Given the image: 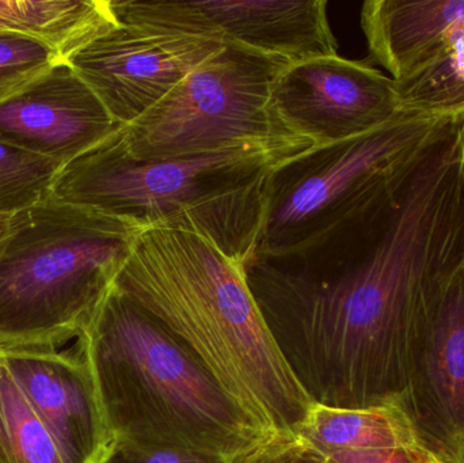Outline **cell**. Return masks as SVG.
<instances>
[{
    "label": "cell",
    "instance_id": "obj_7",
    "mask_svg": "<svg viewBox=\"0 0 464 463\" xmlns=\"http://www.w3.org/2000/svg\"><path fill=\"white\" fill-rule=\"evenodd\" d=\"M285 65L223 45L151 111L122 128L124 146L140 159L193 157L237 147L284 158L307 151L313 144L291 135L270 103L273 82Z\"/></svg>",
    "mask_w": 464,
    "mask_h": 463
},
{
    "label": "cell",
    "instance_id": "obj_13",
    "mask_svg": "<svg viewBox=\"0 0 464 463\" xmlns=\"http://www.w3.org/2000/svg\"><path fill=\"white\" fill-rule=\"evenodd\" d=\"M64 463H97L109 439L89 370L79 353L0 350Z\"/></svg>",
    "mask_w": 464,
    "mask_h": 463
},
{
    "label": "cell",
    "instance_id": "obj_9",
    "mask_svg": "<svg viewBox=\"0 0 464 463\" xmlns=\"http://www.w3.org/2000/svg\"><path fill=\"white\" fill-rule=\"evenodd\" d=\"M270 103L281 125L313 147L364 135L405 111L394 79L368 60L340 54L286 64Z\"/></svg>",
    "mask_w": 464,
    "mask_h": 463
},
{
    "label": "cell",
    "instance_id": "obj_15",
    "mask_svg": "<svg viewBox=\"0 0 464 463\" xmlns=\"http://www.w3.org/2000/svg\"><path fill=\"white\" fill-rule=\"evenodd\" d=\"M117 24L111 0H0V33L40 41L64 62Z\"/></svg>",
    "mask_w": 464,
    "mask_h": 463
},
{
    "label": "cell",
    "instance_id": "obj_5",
    "mask_svg": "<svg viewBox=\"0 0 464 463\" xmlns=\"http://www.w3.org/2000/svg\"><path fill=\"white\" fill-rule=\"evenodd\" d=\"M141 231L51 198L10 217L0 239V350H59L78 339Z\"/></svg>",
    "mask_w": 464,
    "mask_h": 463
},
{
    "label": "cell",
    "instance_id": "obj_19",
    "mask_svg": "<svg viewBox=\"0 0 464 463\" xmlns=\"http://www.w3.org/2000/svg\"><path fill=\"white\" fill-rule=\"evenodd\" d=\"M63 166L0 139V215L13 217L51 198Z\"/></svg>",
    "mask_w": 464,
    "mask_h": 463
},
{
    "label": "cell",
    "instance_id": "obj_2",
    "mask_svg": "<svg viewBox=\"0 0 464 463\" xmlns=\"http://www.w3.org/2000/svg\"><path fill=\"white\" fill-rule=\"evenodd\" d=\"M114 287L273 434L296 437L313 402L281 356L243 266L196 234L144 231Z\"/></svg>",
    "mask_w": 464,
    "mask_h": 463
},
{
    "label": "cell",
    "instance_id": "obj_11",
    "mask_svg": "<svg viewBox=\"0 0 464 463\" xmlns=\"http://www.w3.org/2000/svg\"><path fill=\"white\" fill-rule=\"evenodd\" d=\"M222 46L195 35L119 22L67 63L111 116L127 127Z\"/></svg>",
    "mask_w": 464,
    "mask_h": 463
},
{
    "label": "cell",
    "instance_id": "obj_24",
    "mask_svg": "<svg viewBox=\"0 0 464 463\" xmlns=\"http://www.w3.org/2000/svg\"><path fill=\"white\" fill-rule=\"evenodd\" d=\"M10 217H3V215H0V239L7 233L8 225H10Z\"/></svg>",
    "mask_w": 464,
    "mask_h": 463
},
{
    "label": "cell",
    "instance_id": "obj_21",
    "mask_svg": "<svg viewBox=\"0 0 464 463\" xmlns=\"http://www.w3.org/2000/svg\"><path fill=\"white\" fill-rule=\"evenodd\" d=\"M219 454L111 439L97 463H230Z\"/></svg>",
    "mask_w": 464,
    "mask_h": 463
},
{
    "label": "cell",
    "instance_id": "obj_1",
    "mask_svg": "<svg viewBox=\"0 0 464 463\" xmlns=\"http://www.w3.org/2000/svg\"><path fill=\"white\" fill-rule=\"evenodd\" d=\"M464 264V150L433 141L378 204L321 244L253 256L245 277L314 405H397L422 306Z\"/></svg>",
    "mask_w": 464,
    "mask_h": 463
},
{
    "label": "cell",
    "instance_id": "obj_16",
    "mask_svg": "<svg viewBox=\"0 0 464 463\" xmlns=\"http://www.w3.org/2000/svg\"><path fill=\"white\" fill-rule=\"evenodd\" d=\"M296 438L322 454L419 446L408 419L397 405L367 410L313 405Z\"/></svg>",
    "mask_w": 464,
    "mask_h": 463
},
{
    "label": "cell",
    "instance_id": "obj_23",
    "mask_svg": "<svg viewBox=\"0 0 464 463\" xmlns=\"http://www.w3.org/2000/svg\"><path fill=\"white\" fill-rule=\"evenodd\" d=\"M318 454L324 463H424L422 448L420 446L398 449H365V450H343Z\"/></svg>",
    "mask_w": 464,
    "mask_h": 463
},
{
    "label": "cell",
    "instance_id": "obj_17",
    "mask_svg": "<svg viewBox=\"0 0 464 463\" xmlns=\"http://www.w3.org/2000/svg\"><path fill=\"white\" fill-rule=\"evenodd\" d=\"M0 463H64L0 351Z\"/></svg>",
    "mask_w": 464,
    "mask_h": 463
},
{
    "label": "cell",
    "instance_id": "obj_10",
    "mask_svg": "<svg viewBox=\"0 0 464 463\" xmlns=\"http://www.w3.org/2000/svg\"><path fill=\"white\" fill-rule=\"evenodd\" d=\"M397 407L420 448L464 463V264L422 306Z\"/></svg>",
    "mask_w": 464,
    "mask_h": 463
},
{
    "label": "cell",
    "instance_id": "obj_4",
    "mask_svg": "<svg viewBox=\"0 0 464 463\" xmlns=\"http://www.w3.org/2000/svg\"><path fill=\"white\" fill-rule=\"evenodd\" d=\"M121 130L65 163L52 198L111 215L141 233L196 234L245 266L256 253L267 177L289 158L237 147L140 159L124 146Z\"/></svg>",
    "mask_w": 464,
    "mask_h": 463
},
{
    "label": "cell",
    "instance_id": "obj_18",
    "mask_svg": "<svg viewBox=\"0 0 464 463\" xmlns=\"http://www.w3.org/2000/svg\"><path fill=\"white\" fill-rule=\"evenodd\" d=\"M397 84L405 111L449 117L464 114V27L440 56Z\"/></svg>",
    "mask_w": 464,
    "mask_h": 463
},
{
    "label": "cell",
    "instance_id": "obj_6",
    "mask_svg": "<svg viewBox=\"0 0 464 463\" xmlns=\"http://www.w3.org/2000/svg\"><path fill=\"white\" fill-rule=\"evenodd\" d=\"M452 119L405 111L378 130L311 147L276 166L254 256L304 252L362 217L401 184Z\"/></svg>",
    "mask_w": 464,
    "mask_h": 463
},
{
    "label": "cell",
    "instance_id": "obj_20",
    "mask_svg": "<svg viewBox=\"0 0 464 463\" xmlns=\"http://www.w3.org/2000/svg\"><path fill=\"white\" fill-rule=\"evenodd\" d=\"M67 63L45 43L22 35L0 33V89Z\"/></svg>",
    "mask_w": 464,
    "mask_h": 463
},
{
    "label": "cell",
    "instance_id": "obj_14",
    "mask_svg": "<svg viewBox=\"0 0 464 463\" xmlns=\"http://www.w3.org/2000/svg\"><path fill=\"white\" fill-rule=\"evenodd\" d=\"M360 24L371 62L395 82L427 67L464 27V0H368Z\"/></svg>",
    "mask_w": 464,
    "mask_h": 463
},
{
    "label": "cell",
    "instance_id": "obj_3",
    "mask_svg": "<svg viewBox=\"0 0 464 463\" xmlns=\"http://www.w3.org/2000/svg\"><path fill=\"white\" fill-rule=\"evenodd\" d=\"M76 340L111 440L234 459L277 437L114 285Z\"/></svg>",
    "mask_w": 464,
    "mask_h": 463
},
{
    "label": "cell",
    "instance_id": "obj_8",
    "mask_svg": "<svg viewBox=\"0 0 464 463\" xmlns=\"http://www.w3.org/2000/svg\"><path fill=\"white\" fill-rule=\"evenodd\" d=\"M120 24L237 46L285 64L338 54L326 0H111Z\"/></svg>",
    "mask_w": 464,
    "mask_h": 463
},
{
    "label": "cell",
    "instance_id": "obj_22",
    "mask_svg": "<svg viewBox=\"0 0 464 463\" xmlns=\"http://www.w3.org/2000/svg\"><path fill=\"white\" fill-rule=\"evenodd\" d=\"M230 463H324L319 454L296 437H275Z\"/></svg>",
    "mask_w": 464,
    "mask_h": 463
},
{
    "label": "cell",
    "instance_id": "obj_25",
    "mask_svg": "<svg viewBox=\"0 0 464 463\" xmlns=\"http://www.w3.org/2000/svg\"><path fill=\"white\" fill-rule=\"evenodd\" d=\"M422 458H424V463H446L430 454V451L424 450V449H422Z\"/></svg>",
    "mask_w": 464,
    "mask_h": 463
},
{
    "label": "cell",
    "instance_id": "obj_12",
    "mask_svg": "<svg viewBox=\"0 0 464 463\" xmlns=\"http://www.w3.org/2000/svg\"><path fill=\"white\" fill-rule=\"evenodd\" d=\"M122 128L68 63L0 89V139L64 165Z\"/></svg>",
    "mask_w": 464,
    "mask_h": 463
}]
</instances>
